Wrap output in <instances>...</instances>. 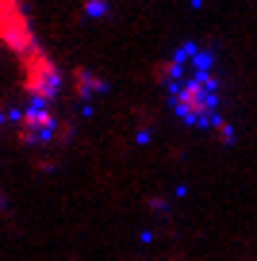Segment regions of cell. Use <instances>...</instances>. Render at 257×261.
I'll return each mask as SVG.
<instances>
[{
	"label": "cell",
	"instance_id": "1",
	"mask_svg": "<svg viewBox=\"0 0 257 261\" xmlns=\"http://www.w3.org/2000/svg\"><path fill=\"white\" fill-rule=\"evenodd\" d=\"M169 104L192 127H208L219 119V81L208 50L181 46L169 62Z\"/></svg>",
	"mask_w": 257,
	"mask_h": 261
}]
</instances>
